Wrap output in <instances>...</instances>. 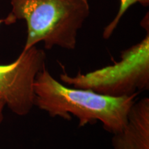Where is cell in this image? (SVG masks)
<instances>
[{"label": "cell", "mask_w": 149, "mask_h": 149, "mask_svg": "<svg viewBox=\"0 0 149 149\" xmlns=\"http://www.w3.org/2000/svg\"><path fill=\"white\" fill-rule=\"evenodd\" d=\"M34 93V106L51 117L70 120L72 115L78 119L79 126L100 121L112 134L124 128L138 95L112 97L90 89L69 88L56 80L46 66L35 77Z\"/></svg>", "instance_id": "6da1fadb"}, {"label": "cell", "mask_w": 149, "mask_h": 149, "mask_svg": "<svg viewBox=\"0 0 149 149\" xmlns=\"http://www.w3.org/2000/svg\"><path fill=\"white\" fill-rule=\"evenodd\" d=\"M5 24L23 19L27 25L24 51L43 42L46 49L73 50L78 31L91 13L88 0H10Z\"/></svg>", "instance_id": "7a4b0ae2"}, {"label": "cell", "mask_w": 149, "mask_h": 149, "mask_svg": "<svg viewBox=\"0 0 149 149\" xmlns=\"http://www.w3.org/2000/svg\"><path fill=\"white\" fill-rule=\"evenodd\" d=\"M63 83L73 88L90 89L112 97L139 94L149 89V36L123 51L114 64L75 76L60 74Z\"/></svg>", "instance_id": "3957f363"}, {"label": "cell", "mask_w": 149, "mask_h": 149, "mask_svg": "<svg viewBox=\"0 0 149 149\" xmlns=\"http://www.w3.org/2000/svg\"><path fill=\"white\" fill-rule=\"evenodd\" d=\"M46 55L36 47L22 51L15 60L0 65V97L15 114L24 116L34 107V83L46 66Z\"/></svg>", "instance_id": "277c9868"}, {"label": "cell", "mask_w": 149, "mask_h": 149, "mask_svg": "<svg viewBox=\"0 0 149 149\" xmlns=\"http://www.w3.org/2000/svg\"><path fill=\"white\" fill-rule=\"evenodd\" d=\"M114 149H149V99L136 101L128 115L125 126L113 134Z\"/></svg>", "instance_id": "5b68a950"}, {"label": "cell", "mask_w": 149, "mask_h": 149, "mask_svg": "<svg viewBox=\"0 0 149 149\" xmlns=\"http://www.w3.org/2000/svg\"><path fill=\"white\" fill-rule=\"evenodd\" d=\"M135 3H139L143 6L146 7L149 5V0H120V8H119L117 15L113 19V21L109 25H107L104 30L103 37L104 39H109L111 36L117 25L120 23L123 15L125 14V13L130 6Z\"/></svg>", "instance_id": "8992f818"}, {"label": "cell", "mask_w": 149, "mask_h": 149, "mask_svg": "<svg viewBox=\"0 0 149 149\" xmlns=\"http://www.w3.org/2000/svg\"><path fill=\"white\" fill-rule=\"evenodd\" d=\"M5 107H6V104H5L4 100H3V98L1 97H0V124H1L3 121V111Z\"/></svg>", "instance_id": "52a82bcc"}, {"label": "cell", "mask_w": 149, "mask_h": 149, "mask_svg": "<svg viewBox=\"0 0 149 149\" xmlns=\"http://www.w3.org/2000/svg\"><path fill=\"white\" fill-rule=\"evenodd\" d=\"M3 23H5V19H0V25H1V24Z\"/></svg>", "instance_id": "ba28073f"}]
</instances>
